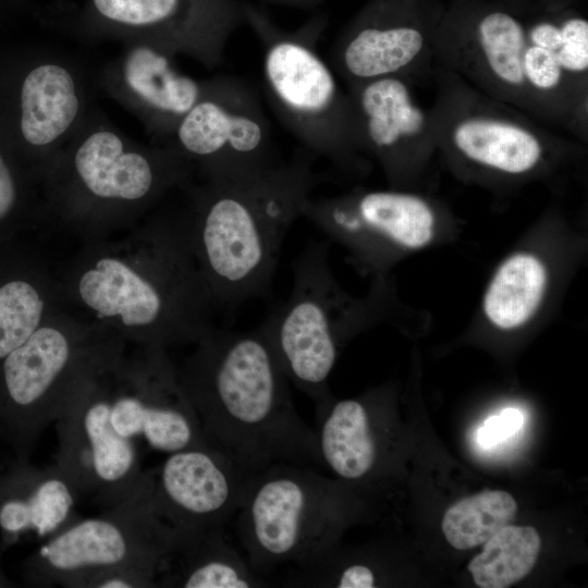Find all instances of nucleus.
<instances>
[{
	"label": "nucleus",
	"mask_w": 588,
	"mask_h": 588,
	"mask_svg": "<svg viewBox=\"0 0 588 588\" xmlns=\"http://www.w3.org/2000/svg\"><path fill=\"white\" fill-rule=\"evenodd\" d=\"M57 272L63 307L128 345L170 351L213 328L184 212L82 244Z\"/></svg>",
	"instance_id": "obj_1"
},
{
	"label": "nucleus",
	"mask_w": 588,
	"mask_h": 588,
	"mask_svg": "<svg viewBox=\"0 0 588 588\" xmlns=\"http://www.w3.org/2000/svg\"><path fill=\"white\" fill-rule=\"evenodd\" d=\"M193 346L177 368L208 444L248 476L277 463L322 467L316 433L297 414L260 326L213 327Z\"/></svg>",
	"instance_id": "obj_2"
},
{
	"label": "nucleus",
	"mask_w": 588,
	"mask_h": 588,
	"mask_svg": "<svg viewBox=\"0 0 588 588\" xmlns=\"http://www.w3.org/2000/svg\"><path fill=\"white\" fill-rule=\"evenodd\" d=\"M313 157L304 150L254 174L183 189L187 234L216 306L269 290L284 240L320 182Z\"/></svg>",
	"instance_id": "obj_3"
},
{
	"label": "nucleus",
	"mask_w": 588,
	"mask_h": 588,
	"mask_svg": "<svg viewBox=\"0 0 588 588\" xmlns=\"http://www.w3.org/2000/svg\"><path fill=\"white\" fill-rule=\"evenodd\" d=\"M194 177L174 148L137 142L93 108L41 182L42 224L81 244L107 238L137 225Z\"/></svg>",
	"instance_id": "obj_4"
},
{
	"label": "nucleus",
	"mask_w": 588,
	"mask_h": 588,
	"mask_svg": "<svg viewBox=\"0 0 588 588\" xmlns=\"http://www.w3.org/2000/svg\"><path fill=\"white\" fill-rule=\"evenodd\" d=\"M242 4L246 25L264 48L265 87L279 120L311 156L336 167L353 164L362 145L352 99L316 49L327 17L318 13L287 32L264 9Z\"/></svg>",
	"instance_id": "obj_5"
},
{
	"label": "nucleus",
	"mask_w": 588,
	"mask_h": 588,
	"mask_svg": "<svg viewBox=\"0 0 588 588\" xmlns=\"http://www.w3.org/2000/svg\"><path fill=\"white\" fill-rule=\"evenodd\" d=\"M461 68L506 101L540 111L549 101H565L588 71V22L571 16L560 22L525 24L505 11H491L477 22L463 47Z\"/></svg>",
	"instance_id": "obj_6"
},
{
	"label": "nucleus",
	"mask_w": 588,
	"mask_h": 588,
	"mask_svg": "<svg viewBox=\"0 0 588 588\" xmlns=\"http://www.w3.org/2000/svg\"><path fill=\"white\" fill-rule=\"evenodd\" d=\"M341 480L316 468L277 463L247 479L236 535L261 576L277 566L305 563L335 546L348 503Z\"/></svg>",
	"instance_id": "obj_7"
},
{
	"label": "nucleus",
	"mask_w": 588,
	"mask_h": 588,
	"mask_svg": "<svg viewBox=\"0 0 588 588\" xmlns=\"http://www.w3.org/2000/svg\"><path fill=\"white\" fill-rule=\"evenodd\" d=\"M121 339L61 308L1 360L0 396L30 442L69 409L79 391L126 347Z\"/></svg>",
	"instance_id": "obj_8"
},
{
	"label": "nucleus",
	"mask_w": 588,
	"mask_h": 588,
	"mask_svg": "<svg viewBox=\"0 0 588 588\" xmlns=\"http://www.w3.org/2000/svg\"><path fill=\"white\" fill-rule=\"evenodd\" d=\"M176 543V534L154 507L149 485L142 495L97 516H77L46 539L32 558V575L40 586L89 588L107 572L134 569L158 587Z\"/></svg>",
	"instance_id": "obj_9"
},
{
	"label": "nucleus",
	"mask_w": 588,
	"mask_h": 588,
	"mask_svg": "<svg viewBox=\"0 0 588 588\" xmlns=\"http://www.w3.org/2000/svg\"><path fill=\"white\" fill-rule=\"evenodd\" d=\"M366 314L367 303L353 302L338 285L328 244L313 241L294 261L289 297L260 328L289 382L316 403L329 393L343 340Z\"/></svg>",
	"instance_id": "obj_10"
},
{
	"label": "nucleus",
	"mask_w": 588,
	"mask_h": 588,
	"mask_svg": "<svg viewBox=\"0 0 588 588\" xmlns=\"http://www.w3.org/2000/svg\"><path fill=\"white\" fill-rule=\"evenodd\" d=\"M0 103V140L41 182L94 108L84 69L46 51L23 62Z\"/></svg>",
	"instance_id": "obj_11"
},
{
	"label": "nucleus",
	"mask_w": 588,
	"mask_h": 588,
	"mask_svg": "<svg viewBox=\"0 0 588 588\" xmlns=\"http://www.w3.org/2000/svg\"><path fill=\"white\" fill-rule=\"evenodd\" d=\"M245 24L242 0H85L72 21L86 38L147 42L208 70Z\"/></svg>",
	"instance_id": "obj_12"
},
{
	"label": "nucleus",
	"mask_w": 588,
	"mask_h": 588,
	"mask_svg": "<svg viewBox=\"0 0 588 588\" xmlns=\"http://www.w3.org/2000/svg\"><path fill=\"white\" fill-rule=\"evenodd\" d=\"M163 145L174 148L200 181L245 176L277 163L259 97L233 76L210 78L207 91Z\"/></svg>",
	"instance_id": "obj_13"
},
{
	"label": "nucleus",
	"mask_w": 588,
	"mask_h": 588,
	"mask_svg": "<svg viewBox=\"0 0 588 588\" xmlns=\"http://www.w3.org/2000/svg\"><path fill=\"white\" fill-rule=\"evenodd\" d=\"M101 379L119 434L166 454L208 444L169 351L127 344Z\"/></svg>",
	"instance_id": "obj_14"
},
{
	"label": "nucleus",
	"mask_w": 588,
	"mask_h": 588,
	"mask_svg": "<svg viewBox=\"0 0 588 588\" xmlns=\"http://www.w3.org/2000/svg\"><path fill=\"white\" fill-rule=\"evenodd\" d=\"M102 369L56 422L54 464L81 497L108 509L142 495L150 478L149 470L142 468L138 442L119 434L111 424Z\"/></svg>",
	"instance_id": "obj_15"
},
{
	"label": "nucleus",
	"mask_w": 588,
	"mask_h": 588,
	"mask_svg": "<svg viewBox=\"0 0 588 588\" xmlns=\"http://www.w3.org/2000/svg\"><path fill=\"white\" fill-rule=\"evenodd\" d=\"M149 476L154 507L177 541L224 527L237 513L249 477L210 444L167 454Z\"/></svg>",
	"instance_id": "obj_16"
},
{
	"label": "nucleus",
	"mask_w": 588,
	"mask_h": 588,
	"mask_svg": "<svg viewBox=\"0 0 588 588\" xmlns=\"http://www.w3.org/2000/svg\"><path fill=\"white\" fill-rule=\"evenodd\" d=\"M120 53L97 75L102 91L131 112L154 138L166 144L210 86L181 72L175 56L143 41L122 44Z\"/></svg>",
	"instance_id": "obj_17"
},
{
	"label": "nucleus",
	"mask_w": 588,
	"mask_h": 588,
	"mask_svg": "<svg viewBox=\"0 0 588 588\" xmlns=\"http://www.w3.org/2000/svg\"><path fill=\"white\" fill-rule=\"evenodd\" d=\"M427 49V38L395 13L392 0H375L340 36L333 64L348 84L402 76Z\"/></svg>",
	"instance_id": "obj_18"
},
{
	"label": "nucleus",
	"mask_w": 588,
	"mask_h": 588,
	"mask_svg": "<svg viewBox=\"0 0 588 588\" xmlns=\"http://www.w3.org/2000/svg\"><path fill=\"white\" fill-rule=\"evenodd\" d=\"M64 308L57 269L23 237L0 245V362Z\"/></svg>",
	"instance_id": "obj_19"
},
{
	"label": "nucleus",
	"mask_w": 588,
	"mask_h": 588,
	"mask_svg": "<svg viewBox=\"0 0 588 588\" xmlns=\"http://www.w3.org/2000/svg\"><path fill=\"white\" fill-rule=\"evenodd\" d=\"M362 149L373 152L389 169L427 133V118L402 76L381 77L352 85Z\"/></svg>",
	"instance_id": "obj_20"
},
{
	"label": "nucleus",
	"mask_w": 588,
	"mask_h": 588,
	"mask_svg": "<svg viewBox=\"0 0 588 588\" xmlns=\"http://www.w3.org/2000/svg\"><path fill=\"white\" fill-rule=\"evenodd\" d=\"M319 456L341 481H358L376 470L380 442L371 408L357 399L333 400L329 393L316 402Z\"/></svg>",
	"instance_id": "obj_21"
},
{
	"label": "nucleus",
	"mask_w": 588,
	"mask_h": 588,
	"mask_svg": "<svg viewBox=\"0 0 588 588\" xmlns=\"http://www.w3.org/2000/svg\"><path fill=\"white\" fill-rule=\"evenodd\" d=\"M268 586L229 540L224 527L180 539L158 580L166 588H258Z\"/></svg>",
	"instance_id": "obj_22"
},
{
	"label": "nucleus",
	"mask_w": 588,
	"mask_h": 588,
	"mask_svg": "<svg viewBox=\"0 0 588 588\" xmlns=\"http://www.w3.org/2000/svg\"><path fill=\"white\" fill-rule=\"evenodd\" d=\"M17 488L0 502V527L8 534L29 532L46 540L78 516L82 497L56 464L28 468Z\"/></svg>",
	"instance_id": "obj_23"
},
{
	"label": "nucleus",
	"mask_w": 588,
	"mask_h": 588,
	"mask_svg": "<svg viewBox=\"0 0 588 588\" xmlns=\"http://www.w3.org/2000/svg\"><path fill=\"white\" fill-rule=\"evenodd\" d=\"M466 159L506 174H523L543 159L544 147L535 132L511 119L485 113L457 119L449 132Z\"/></svg>",
	"instance_id": "obj_24"
},
{
	"label": "nucleus",
	"mask_w": 588,
	"mask_h": 588,
	"mask_svg": "<svg viewBox=\"0 0 588 588\" xmlns=\"http://www.w3.org/2000/svg\"><path fill=\"white\" fill-rule=\"evenodd\" d=\"M548 273L536 255L519 252L497 269L485 297L483 313L497 328L512 330L525 324L538 309Z\"/></svg>",
	"instance_id": "obj_25"
},
{
	"label": "nucleus",
	"mask_w": 588,
	"mask_h": 588,
	"mask_svg": "<svg viewBox=\"0 0 588 588\" xmlns=\"http://www.w3.org/2000/svg\"><path fill=\"white\" fill-rule=\"evenodd\" d=\"M541 547L531 526L509 524L483 543L481 553L468 564L481 588H506L523 579L535 566Z\"/></svg>",
	"instance_id": "obj_26"
},
{
	"label": "nucleus",
	"mask_w": 588,
	"mask_h": 588,
	"mask_svg": "<svg viewBox=\"0 0 588 588\" xmlns=\"http://www.w3.org/2000/svg\"><path fill=\"white\" fill-rule=\"evenodd\" d=\"M517 513V503L503 490H485L453 503L443 514L441 527L448 542L457 550L483 544Z\"/></svg>",
	"instance_id": "obj_27"
},
{
	"label": "nucleus",
	"mask_w": 588,
	"mask_h": 588,
	"mask_svg": "<svg viewBox=\"0 0 588 588\" xmlns=\"http://www.w3.org/2000/svg\"><path fill=\"white\" fill-rule=\"evenodd\" d=\"M40 225V186L0 140V245Z\"/></svg>",
	"instance_id": "obj_28"
},
{
	"label": "nucleus",
	"mask_w": 588,
	"mask_h": 588,
	"mask_svg": "<svg viewBox=\"0 0 588 588\" xmlns=\"http://www.w3.org/2000/svg\"><path fill=\"white\" fill-rule=\"evenodd\" d=\"M523 414L507 408L497 416L488 418L478 431V442L488 449L513 436L523 425Z\"/></svg>",
	"instance_id": "obj_29"
},
{
	"label": "nucleus",
	"mask_w": 588,
	"mask_h": 588,
	"mask_svg": "<svg viewBox=\"0 0 588 588\" xmlns=\"http://www.w3.org/2000/svg\"><path fill=\"white\" fill-rule=\"evenodd\" d=\"M275 4L303 9V10H313L317 8L322 0H267Z\"/></svg>",
	"instance_id": "obj_30"
}]
</instances>
